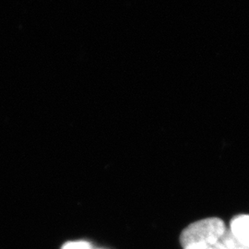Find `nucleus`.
<instances>
[{
    "label": "nucleus",
    "mask_w": 249,
    "mask_h": 249,
    "mask_svg": "<svg viewBox=\"0 0 249 249\" xmlns=\"http://www.w3.org/2000/svg\"><path fill=\"white\" fill-rule=\"evenodd\" d=\"M61 249H92L88 242L79 241V242H69L66 243Z\"/></svg>",
    "instance_id": "obj_4"
},
{
    "label": "nucleus",
    "mask_w": 249,
    "mask_h": 249,
    "mask_svg": "<svg viewBox=\"0 0 249 249\" xmlns=\"http://www.w3.org/2000/svg\"><path fill=\"white\" fill-rule=\"evenodd\" d=\"M226 231L225 224L219 218H207L188 225L180 235L183 249L196 246L212 245L219 242Z\"/></svg>",
    "instance_id": "obj_1"
},
{
    "label": "nucleus",
    "mask_w": 249,
    "mask_h": 249,
    "mask_svg": "<svg viewBox=\"0 0 249 249\" xmlns=\"http://www.w3.org/2000/svg\"><path fill=\"white\" fill-rule=\"evenodd\" d=\"M230 230L243 241L249 243V215H238L231 220Z\"/></svg>",
    "instance_id": "obj_2"
},
{
    "label": "nucleus",
    "mask_w": 249,
    "mask_h": 249,
    "mask_svg": "<svg viewBox=\"0 0 249 249\" xmlns=\"http://www.w3.org/2000/svg\"><path fill=\"white\" fill-rule=\"evenodd\" d=\"M227 249L223 244L219 241L215 244H212V245H205V246H196V247H193L190 249Z\"/></svg>",
    "instance_id": "obj_5"
},
{
    "label": "nucleus",
    "mask_w": 249,
    "mask_h": 249,
    "mask_svg": "<svg viewBox=\"0 0 249 249\" xmlns=\"http://www.w3.org/2000/svg\"><path fill=\"white\" fill-rule=\"evenodd\" d=\"M220 242L227 249H249V243H247L235 236L230 229H226L223 236L221 237Z\"/></svg>",
    "instance_id": "obj_3"
}]
</instances>
